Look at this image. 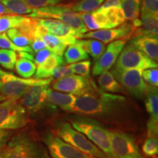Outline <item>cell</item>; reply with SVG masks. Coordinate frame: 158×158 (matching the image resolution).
<instances>
[{
    "label": "cell",
    "instance_id": "6da1fadb",
    "mask_svg": "<svg viewBox=\"0 0 158 158\" xmlns=\"http://www.w3.org/2000/svg\"><path fill=\"white\" fill-rule=\"evenodd\" d=\"M73 114L92 118L116 130L137 133L141 128L137 106L125 96L103 92L95 83L76 96Z\"/></svg>",
    "mask_w": 158,
    "mask_h": 158
},
{
    "label": "cell",
    "instance_id": "7a4b0ae2",
    "mask_svg": "<svg viewBox=\"0 0 158 158\" xmlns=\"http://www.w3.org/2000/svg\"><path fill=\"white\" fill-rule=\"evenodd\" d=\"M0 158H51L43 141L31 133L12 135L0 151Z\"/></svg>",
    "mask_w": 158,
    "mask_h": 158
},
{
    "label": "cell",
    "instance_id": "3957f363",
    "mask_svg": "<svg viewBox=\"0 0 158 158\" xmlns=\"http://www.w3.org/2000/svg\"><path fill=\"white\" fill-rule=\"evenodd\" d=\"M72 127L84 134L96 147L111 158H116L110 147V130L102 123L87 116L68 115L65 117Z\"/></svg>",
    "mask_w": 158,
    "mask_h": 158
},
{
    "label": "cell",
    "instance_id": "277c9868",
    "mask_svg": "<svg viewBox=\"0 0 158 158\" xmlns=\"http://www.w3.org/2000/svg\"><path fill=\"white\" fill-rule=\"evenodd\" d=\"M51 131L56 136L82 152L98 158H111L96 147L84 134L76 130L65 119H54Z\"/></svg>",
    "mask_w": 158,
    "mask_h": 158
},
{
    "label": "cell",
    "instance_id": "5b68a950",
    "mask_svg": "<svg viewBox=\"0 0 158 158\" xmlns=\"http://www.w3.org/2000/svg\"><path fill=\"white\" fill-rule=\"evenodd\" d=\"M53 78L45 79L19 78L0 69V94L6 99L20 100L31 86L51 84Z\"/></svg>",
    "mask_w": 158,
    "mask_h": 158
},
{
    "label": "cell",
    "instance_id": "8992f818",
    "mask_svg": "<svg viewBox=\"0 0 158 158\" xmlns=\"http://www.w3.org/2000/svg\"><path fill=\"white\" fill-rule=\"evenodd\" d=\"M28 16L35 19L59 20L66 23L83 36L88 31L78 13L73 11L67 5H52L35 8L32 13L29 14Z\"/></svg>",
    "mask_w": 158,
    "mask_h": 158
},
{
    "label": "cell",
    "instance_id": "52a82bcc",
    "mask_svg": "<svg viewBox=\"0 0 158 158\" xmlns=\"http://www.w3.org/2000/svg\"><path fill=\"white\" fill-rule=\"evenodd\" d=\"M50 84L31 86L20 99L21 103L28 114L51 116L57 111V107L47 98L46 92Z\"/></svg>",
    "mask_w": 158,
    "mask_h": 158
},
{
    "label": "cell",
    "instance_id": "ba28073f",
    "mask_svg": "<svg viewBox=\"0 0 158 158\" xmlns=\"http://www.w3.org/2000/svg\"><path fill=\"white\" fill-rule=\"evenodd\" d=\"M29 122L28 112L17 100L5 99L0 102V129L19 130Z\"/></svg>",
    "mask_w": 158,
    "mask_h": 158
},
{
    "label": "cell",
    "instance_id": "9c48e42d",
    "mask_svg": "<svg viewBox=\"0 0 158 158\" xmlns=\"http://www.w3.org/2000/svg\"><path fill=\"white\" fill-rule=\"evenodd\" d=\"M113 74L118 83L125 89L130 95L136 99H143L149 85L144 82L141 70L136 69H121L111 68Z\"/></svg>",
    "mask_w": 158,
    "mask_h": 158
},
{
    "label": "cell",
    "instance_id": "30bf717a",
    "mask_svg": "<svg viewBox=\"0 0 158 158\" xmlns=\"http://www.w3.org/2000/svg\"><path fill=\"white\" fill-rule=\"evenodd\" d=\"M40 139L45 145L51 158H98L82 152L56 136L51 130L43 132Z\"/></svg>",
    "mask_w": 158,
    "mask_h": 158
},
{
    "label": "cell",
    "instance_id": "8fae6325",
    "mask_svg": "<svg viewBox=\"0 0 158 158\" xmlns=\"http://www.w3.org/2000/svg\"><path fill=\"white\" fill-rule=\"evenodd\" d=\"M157 62L136 48L131 43L124 45L115 63L116 68L141 71L149 68H157Z\"/></svg>",
    "mask_w": 158,
    "mask_h": 158
},
{
    "label": "cell",
    "instance_id": "7c38bea8",
    "mask_svg": "<svg viewBox=\"0 0 158 158\" xmlns=\"http://www.w3.org/2000/svg\"><path fill=\"white\" fill-rule=\"evenodd\" d=\"M110 147L116 158H143L135 138L127 132L110 131Z\"/></svg>",
    "mask_w": 158,
    "mask_h": 158
},
{
    "label": "cell",
    "instance_id": "4fadbf2b",
    "mask_svg": "<svg viewBox=\"0 0 158 158\" xmlns=\"http://www.w3.org/2000/svg\"><path fill=\"white\" fill-rule=\"evenodd\" d=\"M94 83V81L90 78V77L73 74L57 78L56 80L52 81L51 84V88L55 91L78 96L88 90Z\"/></svg>",
    "mask_w": 158,
    "mask_h": 158
},
{
    "label": "cell",
    "instance_id": "5bb4252c",
    "mask_svg": "<svg viewBox=\"0 0 158 158\" xmlns=\"http://www.w3.org/2000/svg\"><path fill=\"white\" fill-rule=\"evenodd\" d=\"M127 40L128 38L127 37L118 39L112 41L108 44L103 54L98 60L95 61L92 68L93 76H100L102 73L109 70L110 68H113L122 50L127 43Z\"/></svg>",
    "mask_w": 158,
    "mask_h": 158
},
{
    "label": "cell",
    "instance_id": "9a60e30c",
    "mask_svg": "<svg viewBox=\"0 0 158 158\" xmlns=\"http://www.w3.org/2000/svg\"><path fill=\"white\" fill-rule=\"evenodd\" d=\"M37 21L46 28L48 33L60 37L66 45L73 44L77 39L83 38V35L71 28L66 23L52 19H36Z\"/></svg>",
    "mask_w": 158,
    "mask_h": 158
},
{
    "label": "cell",
    "instance_id": "2e32d148",
    "mask_svg": "<svg viewBox=\"0 0 158 158\" xmlns=\"http://www.w3.org/2000/svg\"><path fill=\"white\" fill-rule=\"evenodd\" d=\"M134 31L135 29L133 27L132 23H124L123 24L118 26L116 28L98 29V30L85 33L83 37L98 40L106 44L116 40L124 38V37L129 39Z\"/></svg>",
    "mask_w": 158,
    "mask_h": 158
},
{
    "label": "cell",
    "instance_id": "e0dca14e",
    "mask_svg": "<svg viewBox=\"0 0 158 158\" xmlns=\"http://www.w3.org/2000/svg\"><path fill=\"white\" fill-rule=\"evenodd\" d=\"M136 48L147 55L148 57L157 62L158 60V39L157 37L150 35H138L130 40Z\"/></svg>",
    "mask_w": 158,
    "mask_h": 158
},
{
    "label": "cell",
    "instance_id": "ac0fdd59",
    "mask_svg": "<svg viewBox=\"0 0 158 158\" xmlns=\"http://www.w3.org/2000/svg\"><path fill=\"white\" fill-rule=\"evenodd\" d=\"M48 101L55 106L69 114L73 113L76 96L73 94L64 93L48 88L46 92Z\"/></svg>",
    "mask_w": 158,
    "mask_h": 158
},
{
    "label": "cell",
    "instance_id": "d6986e66",
    "mask_svg": "<svg viewBox=\"0 0 158 158\" xmlns=\"http://www.w3.org/2000/svg\"><path fill=\"white\" fill-rule=\"evenodd\" d=\"M33 55L26 51H21L18 54L15 64L16 73L21 78H30L36 72L37 66L33 62Z\"/></svg>",
    "mask_w": 158,
    "mask_h": 158
},
{
    "label": "cell",
    "instance_id": "ffe728a7",
    "mask_svg": "<svg viewBox=\"0 0 158 158\" xmlns=\"http://www.w3.org/2000/svg\"><path fill=\"white\" fill-rule=\"evenodd\" d=\"M144 104L149 117L147 123L158 125V90L157 87L149 86L144 96Z\"/></svg>",
    "mask_w": 158,
    "mask_h": 158
},
{
    "label": "cell",
    "instance_id": "44dd1931",
    "mask_svg": "<svg viewBox=\"0 0 158 158\" xmlns=\"http://www.w3.org/2000/svg\"><path fill=\"white\" fill-rule=\"evenodd\" d=\"M98 84L102 91L112 94H126L127 91L114 78L109 70H106L98 76Z\"/></svg>",
    "mask_w": 158,
    "mask_h": 158
},
{
    "label": "cell",
    "instance_id": "7402d4cb",
    "mask_svg": "<svg viewBox=\"0 0 158 158\" xmlns=\"http://www.w3.org/2000/svg\"><path fill=\"white\" fill-rule=\"evenodd\" d=\"M64 59L62 56L52 54L43 62L37 66L35 73V79H45L51 78V71L59 66L64 65Z\"/></svg>",
    "mask_w": 158,
    "mask_h": 158
},
{
    "label": "cell",
    "instance_id": "603a6c76",
    "mask_svg": "<svg viewBox=\"0 0 158 158\" xmlns=\"http://www.w3.org/2000/svg\"><path fill=\"white\" fill-rule=\"evenodd\" d=\"M77 43L88 54L91 55L94 61L98 60L106 50V44L96 39H77Z\"/></svg>",
    "mask_w": 158,
    "mask_h": 158
},
{
    "label": "cell",
    "instance_id": "cb8c5ba5",
    "mask_svg": "<svg viewBox=\"0 0 158 158\" xmlns=\"http://www.w3.org/2000/svg\"><path fill=\"white\" fill-rule=\"evenodd\" d=\"M141 21L144 35L157 37L158 16L147 11L141 10Z\"/></svg>",
    "mask_w": 158,
    "mask_h": 158
},
{
    "label": "cell",
    "instance_id": "d4e9b609",
    "mask_svg": "<svg viewBox=\"0 0 158 158\" xmlns=\"http://www.w3.org/2000/svg\"><path fill=\"white\" fill-rule=\"evenodd\" d=\"M64 61L66 64L78 62L80 61L89 59V54L83 49L81 45L77 43V40L73 44L69 45L64 53Z\"/></svg>",
    "mask_w": 158,
    "mask_h": 158
},
{
    "label": "cell",
    "instance_id": "484cf974",
    "mask_svg": "<svg viewBox=\"0 0 158 158\" xmlns=\"http://www.w3.org/2000/svg\"><path fill=\"white\" fill-rule=\"evenodd\" d=\"M0 2L13 14L29 15L35 9L29 6L26 0H0Z\"/></svg>",
    "mask_w": 158,
    "mask_h": 158
},
{
    "label": "cell",
    "instance_id": "4316f807",
    "mask_svg": "<svg viewBox=\"0 0 158 158\" xmlns=\"http://www.w3.org/2000/svg\"><path fill=\"white\" fill-rule=\"evenodd\" d=\"M41 38L45 43L46 48H48L53 54L60 56L64 54L68 45L65 44L60 37L48 32L43 35Z\"/></svg>",
    "mask_w": 158,
    "mask_h": 158
},
{
    "label": "cell",
    "instance_id": "83f0119b",
    "mask_svg": "<svg viewBox=\"0 0 158 158\" xmlns=\"http://www.w3.org/2000/svg\"><path fill=\"white\" fill-rule=\"evenodd\" d=\"M141 0H121L120 7L123 12L125 21L137 19L140 13Z\"/></svg>",
    "mask_w": 158,
    "mask_h": 158
},
{
    "label": "cell",
    "instance_id": "f1b7e54d",
    "mask_svg": "<svg viewBox=\"0 0 158 158\" xmlns=\"http://www.w3.org/2000/svg\"><path fill=\"white\" fill-rule=\"evenodd\" d=\"M27 17L16 14H5L0 15V33L8 29L17 28L27 20Z\"/></svg>",
    "mask_w": 158,
    "mask_h": 158
},
{
    "label": "cell",
    "instance_id": "f546056e",
    "mask_svg": "<svg viewBox=\"0 0 158 158\" xmlns=\"http://www.w3.org/2000/svg\"><path fill=\"white\" fill-rule=\"evenodd\" d=\"M104 1L105 0H78L67 6L76 13H91L98 9Z\"/></svg>",
    "mask_w": 158,
    "mask_h": 158
},
{
    "label": "cell",
    "instance_id": "4dcf8cb0",
    "mask_svg": "<svg viewBox=\"0 0 158 158\" xmlns=\"http://www.w3.org/2000/svg\"><path fill=\"white\" fill-rule=\"evenodd\" d=\"M102 10H103L107 15L109 29L116 28L125 22L123 12L120 7H109V8Z\"/></svg>",
    "mask_w": 158,
    "mask_h": 158
},
{
    "label": "cell",
    "instance_id": "1f68e13d",
    "mask_svg": "<svg viewBox=\"0 0 158 158\" xmlns=\"http://www.w3.org/2000/svg\"><path fill=\"white\" fill-rule=\"evenodd\" d=\"M7 37L15 45L19 47L30 46L31 40L18 28H13L8 29L6 32Z\"/></svg>",
    "mask_w": 158,
    "mask_h": 158
},
{
    "label": "cell",
    "instance_id": "d6a6232c",
    "mask_svg": "<svg viewBox=\"0 0 158 158\" xmlns=\"http://www.w3.org/2000/svg\"><path fill=\"white\" fill-rule=\"evenodd\" d=\"M18 59L15 51L0 48V65L7 70H13Z\"/></svg>",
    "mask_w": 158,
    "mask_h": 158
},
{
    "label": "cell",
    "instance_id": "836d02e7",
    "mask_svg": "<svg viewBox=\"0 0 158 158\" xmlns=\"http://www.w3.org/2000/svg\"><path fill=\"white\" fill-rule=\"evenodd\" d=\"M141 149L146 157L149 158L157 157L158 154V136H147Z\"/></svg>",
    "mask_w": 158,
    "mask_h": 158
},
{
    "label": "cell",
    "instance_id": "e575fe53",
    "mask_svg": "<svg viewBox=\"0 0 158 158\" xmlns=\"http://www.w3.org/2000/svg\"><path fill=\"white\" fill-rule=\"evenodd\" d=\"M0 48L2 49H10V50H13L18 52H21V51H26V52L33 54L32 49L31 48L30 46L27 47H19L15 45L10 40V39L7 37V34L5 32L0 33Z\"/></svg>",
    "mask_w": 158,
    "mask_h": 158
},
{
    "label": "cell",
    "instance_id": "d590c367",
    "mask_svg": "<svg viewBox=\"0 0 158 158\" xmlns=\"http://www.w3.org/2000/svg\"><path fill=\"white\" fill-rule=\"evenodd\" d=\"M73 73L84 77H89L91 72V62L88 59L70 64Z\"/></svg>",
    "mask_w": 158,
    "mask_h": 158
},
{
    "label": "cell",
    "instance_id": "8d00e7d4",
    "mask_svg": "<svg viewBox=\"0 0 158 158\" xmlns=\"http://www.w3.org/2000/svg\"><path fill=\"white\" fill-rule=\"evenodd\" d=\"M141 76L144 82L149 86L157 87L158 70L157 68H149L141 71Z\"/></svg>",
    "mask_w": 158,
    "mask_h": 158
},
{
    "label": "cell",
    "instance_id": "74e56055",
    "mask_svg": "<svg viewBox=\"0 0 158 158\" xmlns=\"http://www.w3.org/2000/svg\"><path fill=\"white\" fill-rule=\"evenodd\" d=\"M73 74V72L70 68V65H67V66L62 65V66L56 67L51 71V78L57 79L70 76Z\"/></svg>",
    "mask_w": 158,
    "mask_h": 158
},
{
    "label": "cell",
    "instance_id": "f35d334b",
    "mask_svg": "<svg viewBox=\"0 0 158 158\" xmlns=\"http://www.w3.org/2000/svg\"><path fill=\"white\" fill-rule=\"evenodd\" d=\"M26 2L32 8H40L47 6L56 5L62 2V0H26Z\"/></svg>",
    "mask_w": 158,
    "mask_h": 158
},
{
    "label": "cell",
    "instance_id": "ab89813d",
    "mask_svg": "<svg viewBox=\"0 0 158 158\" xmlns=\"http://www.w3.org/2000/svg\"><path fill=\"white\" fill-rule=\"evenodd\" d=\"M141 10L158 15V0H142Z\"/></svg>",
    "mask_w": 158,
    "mask_h": 158
},
{
    "label": "cell",
    "instance_id": "60d3db41",
    "mask_svg": "<svg viewBox=\"0 0 158 158\" xmlns=\"http://www.w3.org/2000/svg\"><path fill=\"white\" fill-rule=\"evenodd\" d=\"M52 54L53 53L51 52L48 48H45L41 49V50H40L36 53V55H35V57L34 59L35 64H36L37 67L39 66L40 64H41L43 62H44L45 59Z\"/></svg>",
    "mask_w": 158,
    "mask_h": 158
},
{
    "label": "cell",
    "instance_id": "b9f144b4",
    "mask_svg": "<svg viewBox=\"0 0 158 158\" xmlns=\"http://www.w3.org/2000/svg\"><path fill=\"white\" fill-rule=\"evenodd\" d=\"M12 135L13 133L10 130L0 129V151L5 147Z\"/></svg>",
    "mask_w": 158,
    "mask_h": 158
},
{
    "label": "cell",
    "instance_id": "7bdbcfd3",
    "mask_svg": "<svg viewBox=\"0 0 158 158\" xmlns=\"http://www.w3.org/2000/svg\"><path fill=\"white\" fill-rule=\"evenodd\" d=\"M30 47L32 49L33 53H37V51L41 50V49L46 48L45 43L43 42L41 37H36V38L33 40L30 45Z\"/></svg>",
    "mask_w": 158,
    "mask_h": 158
},
{
    "label": "cell",
    "instance_id": "ee69618b",
    "mask_svg": "<svg viewBox=\"0 0 158 158\" xmlns=\"http://www.w3.org/2000/svg\"><path fill=\"white\" fill-rule=\"evenodd\" d=\"M121 0H105L98 9L105 10L113 7H120Z\"/></svg>",
    "mask_w": 158,
    "mask_h": 158
},
{
    "label": "cell",
    "instance_id": "f6af8a7d",
    "mask_svg": "<svg viewBox=\"0 0 158 158\" xmlns=\"http://www.w3.org/2000/svg\"><path fill=\"white\" fill-rule=\"evenodd\" d=\"M10 12L0 2V15H5V14H10Z\"/></svg>",
    "mask_w": 158,
    "mask_h": 158
},
{
    "label": "cell",
    "instance_id": "bcb514c9",
    "mask_svg": "<svg viewBox=\"0 0 158 158\" xmlns=\"http://www.w3.org/2000/svg\"><path fill=\"white\" fill-rule=\"evenodd\" d=\"M5 98L4 96H2V95H1V94H0V102H2V101H3V100H5Z\"/></svg>",
    "mask_w": 158,
    "mask_h": 158
},
{
    "label": "cell",
    "instance_id": "7dc6e473",
    "mask_svg": "<svg viewBox=\"0 0 158 158\" xmlns=\"http://www.w3.org/2000/svg\"><path fill=\"white\" fill-rule=\"evenodd\" d=\"M143 158H144V157H143ZM152 158H157V157H152Z\"/></svg>",
    "mask_w": 158,
    "mask_h": 158
}]
</instances>
